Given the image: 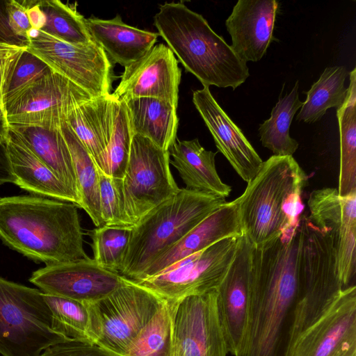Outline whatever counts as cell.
<instances>
[{"instance_id": "1", "label": "cell", "mask_w": 356, "mask_h": 356, "mask_svg": "<svg viewBox=\"0 0 356 356\" xmlns=\"http://www.w3.org/2000/svg\"><path fill=\"white\" fill-rule=\"evenodd\" d=\"M299 227L252 251L245 335L238 356H286L298 291Z\"/></svg>"}, {"instance_id": "2", "label": "cell", "mask_w": 356, "mask_h": 356, "mask_svg": "<svg viewBox=\"0 0 356 356\" xmlns=\"http://www.w3.org/2000/svg\"><path fill=\"white\" fill-rule=\"evenodd\" d=\"M78 207L33 195L0 197V238L47 265L87 260Z\"/></svg>"}, {"instance_id": "3", "label": "cell", "mask_w": 356, "mask_h": 356, "mask_svg": "<svg viewBox=\"0 0 356 356\" xmlns=\"http://www.w3.org/2000/svg\"><path fill=\"white\" fill-rule=\"evenodd\" d=\"M154 25L186 71L203 86L235 90L250 76L246 63L184 1L160 4Z\"/></svg>"}, {"instance_id": "4", "label": "cell", "mask_w": 356, "mask_h": 356, "mask_svg": "<svg viewBox=\"0 0 356 356\" xmlns=\"http://www.w3.org/2000/svg\"><path fill=\"white\" fill-rule=\"evenodd\" d=\"M308 176L293 156L273 155L262 165L238 204L243 234L259 245L300 225Z\"/></svg>"}, {"instance_id": "5", "label": "cell", "mask_w": 356, "mask_h": 356, "mask_svg": "<svg viewBox=\"0 0 356 356\" xmlns=\"http://www.w3.org/2000/svg\"><path fill=\"white\" fill-rule=\"evenodd\" d=\"M226 202L222 197L180 188L131 228L120 275L138 282L152 262Z\"/></svg>"}, {"instance_id": "6", "label": "cell", "mask_w": 356, "mask_h": 356, "mask_svg": "<svg viewBox=\"0 0 356 356\" xmlns=\"http://www.w3.org/2000/svg\"><path fill=\"white\" fill-rule=\"evenodd\" d=\"M299 234L298 291L289 348L344 288L330 235L314 225L305 215L301 216Z\"/></svg>"}, {"instance_id": "7", "label": "cell", "mask_w": 356, "mask_h": 356, "mask_svg": "<svg viewBox=\"0 0 356 356\" xmlns=\"http://www.w3.org/2000/svg\"><path fill=\"white\" fill-rule=\"evenodd\" d=\"M51 321L41 291L0 277V354L39 356L68 340L51 329Z\"/></svg>"}, {"instance_id": "8", "label": "cell", "mask_w": 356, "mask_h": 356, "mask_svg": "<svg viewBox=\"0 0 356 356\" xmlns=\"http://www.w3.org/2000/svg\"><path fill=\"white\" fill-rule=\"evenodd\" d=\"M164 301L149 289L126 279L107 296L84 303L92 341L118 356H124Z\"/></svg>"}, {"instance_id": "9", "label": "cell", "mask_w": 356, "mask_h": 356, "mask_svg": "<svg viewBox=\"0 0 356 356\" xmlns=\"http://www.w3.org/2000/svg\"><path fill=\"white\" fill-rule=\"evenodd\" d=\"M168 151L134 134L127 167L120 185L123 213L132 228L152 209L180 188L172 175Z\"/></svg>"}, {"instance_id": "10", "label": "cell", "mask_w": 356, "mask_h": 356, "mask_svg": "<svg viewBox=\"0 0 356 356\" xmlns=\"http://www.w3.org/2000/svg\"><path fill=\"white\" fill-rule=\"evenodd\" d=\"M26 42L27 52L92 97L111 94L113 63L95 42L86 44L70 43L35 29L29 31Z\"/></svg>"}, {"instance_id": "11", "label": "cell", "mask_w": 356, "mask_h": 356, "mask_svg": "<svg viewBox=\"0 0 356 356\" xmlns=\"http://www.w3.org/2000/svg\"><path fill=\"white\" fill-rule=\"evenodd\" d=\"M240 237L219 241L136 283L168 302L216 290L234 258Z\"/></svg>"}, {"instance_id": "12", "label": "cell", "mask_w": 356, "mask_h": 356, "mask_svg": "<svg viewBox=\"0 0 356 356\" xmlns=\"http://www.w3.org/2000/svg\"><path fill=\"white\" fill-rule=\"evenodd\" d=\"M168 303L172 323V356L227 355L216 289Z\"/></svg>"}, {"instance_id": "13", "label": "cell", "mask_w": 356, "mask_h": 356, "mask_svg": "<svg viewBox=\"0 0 356 356\" xmlns=\"http://www.w3.org/2000/svg\"><path fill=\"white\" fill-rule=\"evenodd\" d=\"M286 356H356V286L343 288Z\"/></svg>"}, {"instance_id": "14", "label": "cell", "mask_w": 356, "mask_h": 356, "mask_svg": "<svg viewBox=\"0 0 356 356\" xmlns=\"http://www.w3.org/2000/svg\"><path fill=\"white\" fill-rule=\"evenodd\" d=\"M92 98L70 80L51 71L7 107L10 127L55 130L76 106Z\"/></svg>"}, {"instance_id": "15", "label": "cell", "mask_w": 356, "mask_h": 356, "mask_svg": "<svg viewBox=\"0 0 356 356\" xmlns=\"http://www.w3.org/2000/svg\"><path fill=\"white\" fill-rule=\"evenodd\" d=\"M307 205L308 220L333 240L343 286H350L355 275L356 192L342 197L335 188L314 190Z\"/></svg>"}, {"instance_id": "16", "label": "cell", "mask_w": 356, "mask_h": 356, "mask_svg": "<svg viewBox=\"0 0 356 356\" xmlns=\"http://www.w3.org/2000/svg\"><path fill=\"white\" fill-rule=\"evenodd\" d=\"M125 280L90 259L47 265L34 271L29 282L44 293L88 303L107 296Z\"/></svg>"}, {"instance_id": "17", "label": "cell", "mask_w": 356, "mask_h": 356, "mask_svg": "<svg viewBox=\"0 0 356 356\" xmlns=\"http://www.w3.org/2000/svg\"><path fill=\"white\" fill-rule=\"evenodd\" d=\"M253 245L243 234L234 258L216 289L219 317L229 353L238 356L247 327Z\"/></svg>"}, {"instance_id": "18", "label": "cell", "mask_w": 356, "mask_h": 356, "mask_svg": "<svg viewBox=\"0 0 356 356\" xmlns=\"http://www.w3.org/2000/svg\"><path fill=\"white\" fill-rule=\"evenodd\" d=\"M181 70L168 46L155 44L143 57L124 67L112 95L118 100L153 97L177 106Z\"/></svg>"}, {"instance_id": "19", "label": "cell", "mask_w": 356, "mask_h": 356, "mask_svg": "<svg viewBox=\"0 0 356 356\" xmlns=\"http://www.w3.org/2000/svg\"><path fill=\"white\" fill-rule=\"evenodd\" d=\"M193 102L211 134L216 147L245 182L259 170L263 161L241 129L211 95L209 87L193 92Z\"/></svg>"}, {"instance_id": "20", "label": "cell", "mask_w": 356, "mask_h": 356, "mask_svg": "<svg viewBox=\"0 0 356 356\" xmlns=\"http://www.w3.org/2000/svg\"><path fill=\"white\" fill-rule=\"evenodd\" d=\"M279 8L275 0H239L234 6L225 26L231 47L245 63L257 62L266 53Z\"/></svg>"}, {"instance_id": "21", "label": "cell", "mask_w": 356, "mask_h": 356, "mask_svg": "<svg viewBox=\"0 0 356 356\" xmlns=\"http://www.w3.org/2000/svg\"><path fill=\"white\" fill-rule=\"evenodd\" d=\"M243 234L238 204L235 200L227 202L152 262L138 282L161 273L174 264L219 241Z\"/></svg>"}, {"instance_id": "22", "label": "cell", "mask_w": 356, "mask_h": 356, "mask_svg": "<svg viewBox=\"0 0 356 356\" xmlns=\"http://www.w3.org/2000/svg\"><path fill=\"white\" fill-rule=\"evenodd\" d=\"M4 147L15 185L32 194L72 202L79 207L74 193L34 153L19 131L10 127Z\"/></svg>"}, {"instance_id": "23", "label": "cell", "mask_w": 356, "mask_h": 356, "mask_svg": "<svg viewBox=\"0 0 356 356\" xmlns=\"http://www.w3.org/2000/svg\"><path fill=\"white\" fill-rule=\"evenodd\" d=\"M119 103L111 93L92 97L74 107L65 120L98 169L107 175V152Z\"/></svg>"}, {"instance_id": "24", "label": "cell", "mask_w": 356, "mask_h": 356, "mask_svg": "<svg viewBox=\"0 0 356 356\" xmlns=\"http://www.w3.org/2000/svg\"><path fill=\"white\" fill-rule=\"evenodd\" d=\"M86 25L92 41L103 49L111 62L124 67L143 57L159 36L125 24L119 15L111 19L90 17L86 18Z\"/></svg>"}, {"instance_id": "25", "label": "cell", "mask_w": 356, "mask_h": 356, "mask_svg": "<svg viewBox=\"0 0 356 356\" xmlns=\"http://www.w3.org/2000/svg\"><path fill=\"white\" fill-rule=\"evenodd\" d=\"M171 163L178 171L186 189L225 199L232 188L220 178L215 163L217 152L206 150L197 138L178 139L168 149Z\"/></svg>"}, {"instance_id": "26", "label": "cell", "mask_w": 356, "mask_h": 356, "mask_svg": "<svg viewBox=\"0 0 356 356\" xmlns=\"http://www.w3.org/2000/svg\"><path fill=\"white\" fill-rule=\"evenodd\" d=\"M124 102L134 134L152 141L168 151L177 139V106L153 97L129 98Z\"/></svg>"}, {"instance_id": "27", "label": "cell", "mask_w": 356, "mask_h": 356, "mask_svg": "<svg viewBox=\"0 0 356 356\" xmlns=\"http://www.w3.org/2000/svg\"><path fill=\"white\" fill-rule=\"evenodd\" d=\"M13 128L22 133L34 153L74 193L79 203L73 162L61 127L55 130Z\"/></svg>"}, {"instance_id": "28", "label": "cell", "mask_w": 356, "mask_h": 356, "mask_svg": "<svg viewBox=\"0 0 356 356\" xmlns=\"http://www.w3.org/2000/svg\"><path fill=\"white\" fill-rule=\"evenodd\" d=\"M350 83L342 106L337 108L340 135V166L338 193L346 196L356 192V69L350 73Z\"/></svg>"}, {"instance_id": "29", "label": "cell", "mask_w": 356, "mask_h": 356, "mask_svg": "<svg viewBox=\"0 0 356 356\" xmlns=\"http://www.w3.org/2000/svg\"><path fill=\"white\" fill-rule=\"evenodd\" d=\"M61 131L73 162L79 207L84 209L97 227L104 226L99 203V169L65 121L61 124Z\"/></svg>"}, {"instance_id": "30", "label": "cell", "mask_w": 356, "mask_h": 356, "mask_svg": "<svg viewBox=\"0 0 356 356\" xmlns=\"http://www.w3.org/2000/svg\"><path fill=\"white\" fill-rule=\"evenodd\" d=\"M297 81L291 91L278 102L271 111L270 117L259 125V136L264 147L275 156H293L298 142L289 134L292 120L303 102L299 99Z\"/></svg>"}, {"instance_id": "31", "label": "cell", "mask_w": 356, "mask_h": 356, "mask_svg": "<svg viewBox=\"0 0 356 356\" xmlns=\"http://www.w3.org/2000/svg\"><path fill=\"white\" fill-rule=\"evenodd\" d=\"M348 74L345 66L326 67L306 92L307 98L296 120L313 123L320 120L328 108L341 107L347 95L344 83Z\"/></svg>"}, {"instance_id": "32", "label": "cell", "mask_w": 356, "mask_h": 356, "mask_svg": "<svg viewBox=\"0 0 356 356\" xmlns=\"http://www.w3.org/2000/svg\"><path fill=\"white\" fill-rule=\"evenodd\" d=\"M46 15L43 31L70 43L86 44L92 40L86 25V18L78 11L76 2L64 3L58 0L40 1Z\"/></svg>"}, {"instance_id": "33", "label": "cell", "mask_w": 356, "mask_h": 356, "mask_svg": "<svg viewBox=\"0 0 356 356\" xmlns=\"http://www.w3.org/2000/svg\"><path fill=\"white\" fill-rule=\"evenodd\" d=\"M43 293V292H42ZM52 315L51 329L68 340L92 341L89 316L83 302L43 293Z\"/></svg>"}, {"instance_id": "34", "label": "cell", "mask_w": 356, "mask_h": 356, "mask_svg": "<svg viewBox=\"0 0 356 356\" xmlns=\"http://www.w3.org/2000/svg\"><path fill=\"white\" fill-rule=\"evenodd\" d=\"M124 356H172V315L167 301L141 330Z\"/></svg>"}, {"instance_id": "35", "label": "cell", "mask_w": 356, "mask_h": 356, "mask_svg": "<svg viewBox=\"0 0 356 356\" xmlns=\"http://www.w3.org/2000/svg\"><path fill=\"white\" fill-rule=\"evenodd\" d=\"M131 228L111 226L96 227L88 232L92 240L93 260L99 267L120 275Z\"/></svg>"}, {"instance_id": "36", "label": "cell", "mask_w": 356, "mask_h": 356, "mask_svg": "<svg viewBox=\"0 0 356 356\" xmlns=\"http://www.w3.org/2000/svg\"><path fill=\"white\" fill-rule=\"evenodd\" d=\"M133 136L125 103L120 100L107 152L109 176L118 179L124 177L129 159Z\"/></svg>"}, {"instance_id": "37", "label": "cell", "mask_w": 356, "mask_h": 356, "mask_svg": "<svg viewBox=\"0 0 356 356\" xmlns=\"http://www.w3.org/2000/svg\"><path fill=\"white\" fill-rule=\"evenodd\" d=\"M50 69L42 61L26 52L13 75L6 94V110L7 107L21 98Z\"/></svg>"}, {"instance_id": "38", "label": "cell", "mask_w": 356, "mask_h": 356, "mask_svg": "<svg viewBox=\"0 0 356 356\" xmlns=\"http://www.w3.org/2000/svg\"><path fill=\"white\" fill-rule=\"evenodd\" d=\"M121 180L99 169V203L104 226L130 228L124 217L120 192Z\"/></svg>"}, {"instance_id": "39", "label": "cell", "mask_w": 356, "mask_h": 356, "mask_svg": "<svg viewBox=\"0 0 356 356\" xmlns=\"http://www.w3.org/2000/svg\"><path fill=\"white\" fill-rule=\"evenodd\" d=\"M26 52V44L10 43L0 40V109L6 117V94L16 67Z\"/></svg>"}, {"instance_id": "40", "label": "cell", "mask_w": 356, "mask_h": 356, "mask_svg": "<svg viewBox=\"0 0 356 356\" xmlns=\"http://www.w3.org/2000/svg\"><path fill=\"white\" fill-rule=\"evenodd\" d=\"M39 356H118L87 341L66 340L47 348Z\"/></svg>"}, {"instance_id": "41", "label": "cell", "mask_w": 356, "mask_h": 356, "mask_svg": "<svg viewBox=\"0 0 356 356\" xmlns=\"http://www.w3.org/2000/svg\"><path fill=\"white\" fill-rule=\"evenodd\" d=\"M33 1H18L10 0L6 1V13L8 25L15 36L28 38L29 33L32 29L29 17L28 10Z\"/></svg>"}, {"instance_id": "42", "label": "cell", "mask_w": 356, "mask_h": 356, "mask_svg": "<svg viewBox=\"0 0 356 356\" xmlns=\"http://www.w3.org/2000/svg\"><path fill=\"white\" fill-rule=\"evenodd\" d=\"M32 29L42 30L46 24V15L39 4V1H33L27 12Z\"/></svg>"}, {"instance_id": "43", "label": "cell", "mask_w": 356, "mask_h": 356, "mask_svg": "<svg viewBox=\"0 0 356 356\" xmlns=\"http://www.w3.org/2000/svg\"><path fill=\"white\" fill-rule=\"evenodd\" d=\"M15 182V177L6 156L4 147H0V186L6 183Z\"/></svg>"}, {"instance_id": "44", "label": "cell", "mask_w": 356, "mask_h": 356, "mask_svg": "<svg viewBox=\"0 0 356 356\" xmlns=\"http://www.w3.org/2000/svg\"><path fill=\"white\" fill-rule=\"evenodd\" d=\"M17 38L11 31L7 17L4 15L0 9V40L10 43H15L14 41Z\"/></svg>"}, {"instance_id": "45", "label": "cell", "mask_w": 356, "mask_h": 356, "mask_svg": "<svg viewBox=\"0 0 356 356\" xmlns=\"http://www.w3.org/2000/svg\"><path fill=\"white\" fill-rule=\"evenodd\" d=\"M10 125L6 115L0 109V147H4L9 135Z\"/></svg>"}]
</instances>
